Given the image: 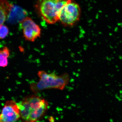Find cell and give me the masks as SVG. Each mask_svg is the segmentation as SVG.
Masks as SVG:
<instances>
[{"instance_id": "obj_1", "label": "cell", "mask_w": 122, "mask_h": 122, "mask_svg": "<svg viewBox=\"0 0 122 122\" xmlns=\"http://www.w3.org/2000/svg\"><path fill=\"white\" fill-rule=\"evenodd\" d=\"M22 122H37L45 115L48 103L39 96H27L17 103Z\"/></svg>"}, {"instance_id": "obj_2", "label": "cell", "mask_w": 122, "mask_h": 122, "mask_svg": "<svg viewBox=\"0 0 122 122\" xmlns=\"http://www.w3.org/2000/svg\"><path fill=\"white\" fill-rule=\"evenodd\" d=\"M38 75L39 81L30 85V89L34 93L46 89L63 90L69 81V76L67 73L58 76L54 73L48 74L42 71H39Z\"/></svg>"}, {"instance_id": "obj_3", "label": "cell", "mask_w": 122, "mask_h": 122, "mask_svg": "<svg viewBox=\"0 0 122 122\" xmlns=\"http://www.w3.org/2000/svg\"><path fill=\"white\" fill-rule=\"evenodd\" d=\"M71 0H39L36 5L37 11L48 24H54L59 20V12Z\"/></svg>"}, {"instance_id": "obj_4", "label": "cell", "mask_w": 122, "mask_h": 122, "mask_svg": "<svg viewBox=\"0 0 122 122\" xmlns=\"http://www.w3.org/2000/svg\"><path fill=\"white\" fill-rule=\"evenodd\" d=\"M81 12L79 5L71 0L61 9L59 15V21L65 26H73L80 20Z\"/></svg>"}, {"instance_id": "obj_5", "label": "cell", "mask_w": 122, "mask_h": 122, "mask_svg": "<svg viewBox=\"0 0 122 122\" xmlns=\"http://www.w3.org/2000/svg\"><path fill=\"white\" fill-rule=\"evenodd\" d=\"M20 23L26 40L34 42L37 38L40 37V27L31 18L27 17Z\"/></svg>"}, {"instance_id": "obj_6", "label": "cell", "mask_w": 122, "mask_h": 122, "mask_svg": "<svg viewBox=\"0 0 122 122\" xmlns=\"http://www.w3.org/2000/svg\"><path fill=\"white\" fill-rule=\"evenodd\" d=\"M20 118L17 103L13 100L6 102L0 116V122H15Z\"/></svg>"}, {"instance_id": "obj_7", "label": "cell", "mask_w": 122, "mask_h": 122, "mask_svg": "<svg viewBox=\"0 0 122 122\" xmlns=\"http://www.w3.org/2000/svg\"><path fill=\"white\" fill-rule=\"evenodd\" d=\"M27 12L25 10L16 5H12L11 10L7 20L9 23L14 24L20 23L27 17Z\"/></svg>"}, {"instance_id": "obj_8", "label": "cell", "mask_w": 122, "mask_h": 122, "mask_svg": "<svg viewBox=\"0 0 122 122\" xmlns=\"http://www.w3.org/2000/svg\"><path fill=\"white\" fill-rule=\"evenodd\" d=\"M12 4H10L6 0H0V25H3L7 20L11 10Z\"/></svg>"}, {"instance_id": "obj_9", "label": "cell", "mask_w": 122, "mask_h": 122, "mask_svg": "<svg viewBox=\"0 0 122 122\" xmlns=\"http://www.w3.org/2000/svg\"><path fill=\"white\" fill-rule=\"evenodd\" d=\"M10 50L6 47H5L0 51V66L3 67L7 66L8 58L10 56Z\"/></svg>"}, {"instance_id": "obj_10", "label": "cell", "mask_w": 122, "mask_h": 122, "mask_svg": "<svg viewBox=\"0 0 122 122\" xmlns=\"http://www.w3.org/2000/svg\"><path fill=\"white\" fill-rule=\"evenodd\" d=\"M9 30L8 27L5 25H0V38L3 39L5 38L8 34Z\"/></svg>"}]
</instances>
